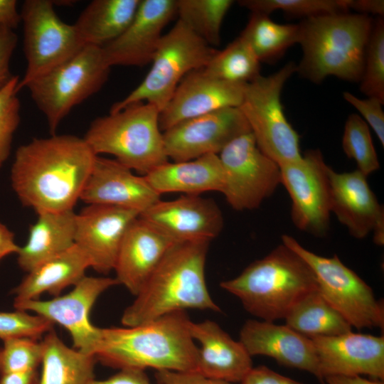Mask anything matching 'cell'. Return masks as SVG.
I'll list each match as a JSON object with an SVG mask.
<instances>
[{
    "label": "cell",
    "instance_id": "obj_36",
    "mask_svg": "<svg viewBox=\"0 0 384 384\" xmlns=\"http://www.w3.org/2000/svg\"><path fill=\"white\" fill-rule=\"evenodd\" d=\"M360 90L368 97L384 103V19L374 20L366 48Z\"/></svg>",
    "mask_w": 384,
    "mask_h": 384
},
{
    "label": "cell",
    "instance_id": "obj_13",
    "mask_svg": "<svg viewBox=\"0 0 384 384\" xmlns=\"http://www.w3.org/2000/svg\"><path fill=\"white\" fill-rule=\"evenodd\" d=\"M281 184L291 201V218L302 231L317 237L329 228L330 171L319 149H310L302 157L279 166Z\"/></svg>",
    "mask_w": 384,
    "mask_h": 384
},
{
    "label": "cell",
    "instance_id": "obj_1",
    "mask_svg": "<svg viewBox=\"0 0 384 384\" xmlns=\"http://www.w3.org/2000/svg\"><path fill=\"white\" fill-rule=\"evenodd\" d=\"M97 156L84 138L75 135L33 139L16 151L12 187L36 213L73 210Z\"/></svg>",
    "mask_w": 384,
    "mask_h": 384
},
{
    "label": "cell",
    "instance_id": "obj_24",
    "mask_svg": "<svg viewBox=\"0 0 384 384\" xmlns=\"http://www.w3.org/2000/svg\"><path fill=\"white\" fill-rule=\"evenodd\" d=\"M176 242L139 216L128 228L119 250L114 268L118 284L136 296Z\"/></svg>",
    "mask_w": 384,
    "mask_h": 384
},
{
    "label": "cell",
    "instance_id": "obj_31",
    "mask_svg": "<svg viewBox=\"0 0 384 384\" xmlns=\"http://www.w3.org/2000/svg\"><path fill=\"white\" fill-rule=\"evenodd\" d=\"M284 319L286 325L309 338L341 335L353 328L318 289L299 301Z\"/></svg>",
    "mask_w": 384,
    "mask_h": 384
},
{
    "label": "cell",
    "instance_id": "obj_38",
    "mask_svg": "<svg viewBox=\"0 0 384 384\" xmlns=\"http://www.w3.org/2000/svg\"><path fill=\"white\" fill-rule=\"evenodd\" d=\"M43 358V344L21 337L4 341L0 347V375L36 370Z\"/></svg>",
    "mask_w": 384,
    "mask_h": 384
},
{
    "label": "cell",
    "instance_id": "obj_34",
    "mask_svg": "<svg viewBox=\"0 0 384 384\" xmlns=\"http://www.w3.org/2000/svg\"><path fill=\"white\" fill-rule=\"evenodd\" d=\"M203 69L218 80L245 84L260 75V63L239 36L223 50H217Z\"/></svg>",
    "mask_w": 384,
    "mask_h": 384
},
{
    "label": "cell",
    "instance_id": "obj_8",
    "mask_svg": "<svg viewBox=\"0 0 384 384\" xmlns=\"http://www.w3.org/2000/svg\"><path fill=\"white\" fill-rule=\"evenodd\" d=\"M110 68L102 48L86 46L76 55L26 85L44 114L51 134L72 109L97 92L106 83Z\"/></svg>",
    "mask_w": 384,
    "mask_h": 384
},
{
    "label": "cell",
    "instance_id": "obj_40",
    "mask_svg": "<svg viewBox=\"0 0 384 384\" xmlns=\"http://www.w3.org/2000/svg\"><path fill=\"white\" fill-rule=\"evenodd\" d=\"M53 323L39 315L26 311L0 312V338H31L38 339L53 329Z\"/></svg>",
    "mask_w": 384,
    "mask_h": 384
},
{
    "label": "cell",
    "instance_id": "obj_33",
    "mask_svg": "<svg viewBox=\"0 0 384 384\" xmlns=\"http://www.w3.org/2000/svg\"><path fill=\"white\" fill-rule=\"evenodd\" d=\"M232 0H176L178 20L209 46H218L223 19Z\"/></svg>",
    "mask_w": 384,
    "mask_h": 384
},
{
    "label": "cell",
    "instance_id": "obj_20",
    "mask_svg": "<svg viewBox=\"0 0 384 384\" xmlns=\"http://www.w3.org/2000/svg\"><path fill=\"white\" fill-rule=\"evenodd\" d=\"M245 84L218 80L203 68L191 71L182 79L160 112V129L164 132L182 121L218 110L239 107Z\"/></svg>",
    "mask_w": 384,
    "mask_h": 384
},
{
    "label": "cell",
    "instance_id": "obj_19",
    "mask_svg": "<svg viewBox=\"0 0 384 384\" xmlns=\"http://www.w3.org/2000/svg\"><path fill=\"white\" fill-rule=\"evenodd\" d=\"M367 176L351 172L330 171L331 212L357 239L373 233L374 243L384 244V209L370 189Z\"/></svg>",
    "mask_w": 384,
    "mask_h": 384
},
{
    "label": "cell",
    "instance_id": "obj_3",
    "mask_svg": "<svg viewBox=\"0 0 384 384\" xmlns=\"http://www.w3.org/2000/svg\"><path fill=\"white\" fill-rule=\"evenodd\" d=\"M209 243H174L134 301L124 311L122 324L134 326L186 309L220 311L206 282Z\"/></svg>",
    "mask_w": 384,
    "mask_h": 384
},
{
    "label": "cell",
    "instance_id": "obj_16",
    "mask_svg": "<svg viewBox=\"0 0 384 384\" xmlns=\"http://www.w3.org/2000/svg\"><path fill=\"white\" fill-rule=\"evenodd\" d=\"M139 217L176 242H210L221 233L224 224L222 212L215 202L199 195L160 200Z\"/></svg>",
    "mask_w": 384,
    "mask_h": 384
},
{
    "label": "cell",
    "instance_id": "obj_9",
    "mask_svg": "<svg viewBox=\"0 0 384 384\" xmlns=\"http://www.w3.org/2000/svg\"><path fill=\"white\" fill-rule=\"evenodd\" d=\"M297 65L289 62L276 73L260 75L245 84L239 109L247 119L259 149L279 166L302 157L299 136L287 121L281 92Z\"/></svg>",
    "mask_w": 384,
    "mask_h": 384
},
{
    "label": "cell",
    "instance_id": "obj_49",
    "mask_svg": "<svg viewBox=\"0 0 384 384\" xmlns=\"http://www.w3.org/2000/svg\"><path fill=\"white\" fill-rule=\"evenodd\" d=\"M18 249L14 233L0 223V260L10 254L17 253Z\"/></svg>",
    "mask_w": 384,
    "mask_h": 384
},
{
    "label": "cell",
    "instance_id": "obj_35",
    "mask_svg": "<svg viewBox=\"0 0 384 384\" xmlns=\"http://www.w3.org/2000/svg\"><path fill=\"white\" fill-rule=\"evenodd\" d=\"M342 148L346 155L356 161L357 170L366 176L379 169L378 155L368 125L356 114H350L346 119Z\"/></svg>",
    "mask_w": 384,
    "mask_h": 384
},
{
    "label": "cell",
    "instance_id": "obj_42",
    "mask_svg": "<svg viewBox=\"0 0 384 384\" xmlns=\"http://www.w3.org/2000/svg\"><path fill=\"white\" fill-rule=\"evenodd\" d=\"M17 41L14 29L0 24V89L14 76L10 70V61Z\"/></svg>",
    "mask_w": 384,
    "mask_h": 384
},
{
    "label": "cell",
    "instance_id": "obj_12",
    "mask_svg": "<svg viewBox=\"0 0 384 384\" xmlns=\"http://www.w3.org/2000/svg\"><path fill=\"white\" fill-rule=\"evenodd\" d=\"M218 156L224 176L221 193L234 210L257 208L281 184L279 166L259 149L252 132L232 141Z\"/></svg>",
    "mask_w": 384,
    "mask_h": 384
},
{
    "label": "cell",
    "instance_id": "obj_45",
    "mask_svg": "<svg viewBox=\"0 0 384 384\" xmlns=\"http://www.w3.org/2000/svg\"><path fill=\"white\" fill-rule=\"evenodd\" d=\"M88 384H152L144 370L125 368L105 380L93 378Z\"/></svg>",
    "mask_w": 384,
    "mask_h": 384
},
{
    "label": "cell",
    "instance_id": "obj_29",
    "mask_svg": "<svg viewBox=\"0 0 384 384\" xmlns=\"http://www.w3.org/2000/svg\"><path fill=\"white\" fill-rule=\"evenodd\" d=\"M141 0H93L73 24L85 46L103 47L119 37L133 20Z\"/></svg>",
    "mask_w": 384,
    "mask_h": 384
},
{
    "label": "cell",
    "instance_id": "obj_10",
    "mask_svg": "<svg viewBox=\"0 0 384 384\" xmlns=\"http://www.w3.org/2000/svg\"><path fill=\"white\" fill-rule=\"evenodd\" d=\"M282 240L309 265L320 294L352 327L383 329V302L376 299L371 287L336 255L332 257L318 255L288 235H283Z\"/></svg>",
    "mask_w": 384,
    "mask_h": 384
},
{
    "label": "cell",
    "instance_id": "obj_46",
    "mask_svg": "<svg viewBox=\"0 0 384 384\" xmlns=\"http://www.w3.org/2000/svg\"><path fill=\"white\" fill-rule=\"evenodd\" d=\"M345 3L348 10L351 9L358 14H377L380 17L384 15L383 0H345Z\"/></svg>",
    "mask_w": 384,
    "mask_h": 384
},
{
    "label": "cell",
    "instance_id": "obj_25",
    "mask_svg": "<svg viewBox=\"0 0 384 384\" xmlns=\"http://www.w3.org/2000/svg\"><path fill=\"white\" fill-rule=\"evenodd\" d=\"M189 331L198 341L196 372L210 378L240 383L253 368L252 356L216 322L190 321Z\"/></svg>",
    "mask_w": 384,
    "mask_h": 384
},
{
    "label": "cell",
    "instance_id": "obj_15",
    "mask_svg": "<svg viewBox=\"0 0 384 384\" xmlns=\"http://www.w3.org/2000/svg\"><path fill=\"white\" fill-rule=\"evenodd\" d=\"M251 132L239 107H226L182 121L163 132L165 151L173 161L217 154L232 141Z\"/></svg>",
    "mask_w": 384,
    "mask_h": 384
},
{
    "label": "cell",
    "instance_id": "obj_4",
    "mask_svg": "<svg viewBox=\"0 0 384 384\" xmlns=\"http://www.w3.org/2000/svg\"><path fill=\"white\" fill-rule=\"evenodd\" d=\"M374 20L348 12L305 18L300 24L302 57L296 73L319 84L328 76L360 82Z\"/></svg>",
    "mask_w": 384,
    "mask_h": 384
},
{
    "label": "cell",
    "instance_id": "obj_14",
    "mask_svg": "<svg viewBox=\"0 0 384 384\" xmlns=\"http://www.w3.org/2000/svg\"><path fill=\"white\" fill-rule=\"evenodd\" d=\"M117 284L115 277L85 276L65 295L49 300H28L14 304V306L61 325L70 333L75 349L95 356L100 342L101 328L91 323L90 313L97 298Z\"/></svg>",
    "mask_w": 384,
    "mask_h": 384
},
{
    "label": "cell",
    "instance_id": "obj_43",
    "mask_svg": "<svg viewBox=\"0 0 384 384\" xmlns=\"http://www.w3.org/2000/svg\"><path fill=\"white\" fill-rule=\"evenodd\" d=\"M155 377L159 384H237L212 379L194 371L158 370Z\"/></svg>",
    "mask_w": 384,
    "mask_h": 384
},
{
    "label": "cell",
    "instance_id": "obj_39",
    "mask_svg": "<svg viewBox=\"0 0 384 384\" xmlns=\"http://www.w3.org/2000/svg\"><path fill=\"white\" fill-rule=\"evenodd\" d=\"M19 78H14L0 89V161L9 157L14 134L20 123V101L16 87Z\"/></svg>",
    "mask_w": 384,
    "mask_h": 384
},
{
    "label": "cell",
    "instance_id": "obj_22",
    "mask_svg": "<svg viewBox=\"0 0 384 384\" xmlns=\"http://www.w3.org/2000/svg\"><path fill=\"white\" fill-rule=\"evenodd\" d=\"M80 200L88 205H104L137 211L140 215L161 200L144 176L114 159L97 156Z\"/></svg>",
    "mask_w": 384,
    "mask_h": 384
},
{
    "label": "cell",
    "instance_id": "obj_51",
    "mask_svg": "<svg viewBox=\"0 0 384 384\" xmlns=\"http://www.w3.org/2000/svg\"><path fill=\"white\" fill-rule=\"evenodd\" d=\"M1 164H2V162H1V161H0V167H1Z\"/></svg>",
    "mask_w": 384,
    "mask_h": 384
},
{
    "label": "cell",
    "instance_id": "obj_27",
    "mask_svg": "<svg viewBox=\"0 0 384 384\" xmlns=\"http://www.w3.org/2000/svg\"><path fill=\"white\" fill-rule=\"evenodd\" d=\"M37 214L26 243L17 252L18 264L27 272L75 245L76 213L73 210Z\"/></svg>",
    "mask_w": 384,
    "mask_h": 384
},
{
    "label": "cell",
    "instance_id": "obj_7",
    "mask_svg": "<svg viewBox=\"0 0 384 384\" xmlns=\"http://www.w3.org/2000/svg\"><path fill=\"white\" fill-rule=\"evenodd\" d=\"M216 50L178 19L163 35L144 79L113 104L110 112L138 102L151 104L161 112L182 79L191 71L206 67Z\"/></svg>",
    "mask_w": 384,
    "mask_h": 384
},
{
    "label": "cell",
    "instance_id": "obj_44",
    "mask_svg": "<svg viewBox=\"0 0 384 384\" xmlns=\"http://www.w3.org/2000/svg\"><path fill=\"white\" fill-rule=\"evenodd\" d=\"M239 384H304L282 375L270 368H252Z\"/></svg>",
    "mask_w": 384,
    "mask_h": 384
},
{
    "label": "cell",
    "instance_id": "obj_26",
    "mask_svg": "<svg viewBox=\"0 0 384 384\" xmlns=\"http://www.w3.org/2000/svg\"><path fill=\"white\" fill-rule=\"evenodd\" d=\"M160 195L182 193L200 195L208 191L222 192L223 169L217 154H207L184 161H169L144 176Z\"/></svg>",
    "mask_w": 384,
    "mask_h": 384
},
{
    "label": "cell",
    "instance_id": "obj_30",
    "mask_svg": "<svg viewBox=\"0 0 384 384\" xmlns=\"http://www.w3.org/2000/svg\"><path fill=\"white\" fill-rule=\"evenodd\" d=\"M41 342L43 358L39 384H88L95 378V356L68 347L53 330Z\"/></svg>",
    "mask_w": 384,
    "mask_h": 384
},
{
    "label": "cell",
    "instance_id": "obj_18",
    "mask_svg": "<svg viewBox=\"0 0 384 384\" xmlns=\"http://www.w3.org/2000/svg\"><path fill=\"white\" fill-rule=\"evenodd\" d=\"M176 14V0H141L126 30L102 47L105 60L114 65L144 66L151 63L162 31Z\"/></svg>",
    "mask_w": 384,
    "mask_h": 384
},
{
    "label": "cell",
    "instance_id": "obj_32",
    "mask_svg": "<svg viewBox=\"0 0 384 384\" xmlns=\"http://www.w3.org/2000/svg\"><path fill=\"white\" fill-rule=\"evenodd\" d=\"M240 36L260 63H273L289 48L299 43L300 24L277 23L267 14L252 12Z\"/></svg>",
    "mask_w": 384,
    "mask_h": 384
},
{
    "label": "cell",
    "instance_id": "obj_11",
    "mask_svg": "<svg viewBox=\"0 0 384 384\" xmlns=\"http://www.w3.org/2000/svg\"><path fill=\"white\" fill-rule=\"evenodd\" d=\"M50 0H26L20 12L27 66L16 92L70 59L86 46L74 25L63 22Z\"/></svg>",
    "mask_w": 384,
    "mask_h": 384
},
{
    "label": "cell",
    "instance_id": "obj_50",
    "mask_svg": "<svg viewBox=\"0 0 384 384\" xmlns=\"http://www.w3.org/2000/svg\"><path fill=\"white\" fill-rule=\"evenodd\" d=\"M326 384H384L383 380H368L361 375H329L324 378Z\"/></svg>",
    "mask_w": 384,
    "mask_h": 384
},
{
    "label": "cell",
    "instance_id": "obj_23",
    "mask_svg": "<svg viewBox=\"0 0 384 384\" xmlns=\"http://www.w3.org/2000/svg\"><path fill=\"white\" fill-rule=\"evenodd\" d=\"M239 341L251 356L271 357L283 366L309 372L323 383L311 339L287 325L249 319L240 329Z\"/></svg>",
    "mask_w": 384,
    "mask_h": 384
},
{
    "label": "cell",
    "instance_id": "obj_47",
    "mask_svg": "<svg viewBox=\"0 0 384 384\" xmlns=\"http://www.w3.org/2000/svg\"><path fill=\"white\" fill-rule=\"evenodd\" d=\"M21 22V15L17 9L16 0H0V24L12 29Z\"/></svg>",
    "mask_w": 384,
    "mask_h": 384
},
{
    "label": "cell",
    "instance_id": "obj_48",
    "mask_svg": "<svg viewBox=\"0 0 384 384\" xmlns=\"http://www.w3.org/2000/svg\"><path fill=\"white\" fill-rule=\"evenodd\" d=\"M37 370L1 375L0 384H39Z\"/></svg>",
    "mask_w": 384,
    "mask_h": 384
},
{
    "label": "cell",
    "instance_id": "obj_41",
    "mask_svg": "<svg viewBox=\"0 0 384 384\" xmlns=\"http://www.w3.org/2000/svg\"><path fill=\"white\" fill-rule=\"evenodd\" d=\"M344 100L351 105L365 119L373 129L382 146H384V112L382 105L384 104L375 97L361 99L349 92L343 93Z\"/></svg>",
    "mask_w": 384,
    "mask_h": 384
},
{
    "label": "cell",
    "instance_id": "obj_28",
    "mask_svg": "<svg viewBox=\"0 0 384 384\" xmlns=\"http://www.w3.org/2000/svg\"><path fill=\"white\" fill-rule=\"evenodd\" d=\"M89 267L88 257L75 244L28 272L14 290V304L37 299L45 292L58 297L63 289L80 281Z\"/></svg>",
    "mask_w": 384,
    "mask_h": 384
},
{
    "label": "cell",
    "instance_id": "obj_6",
    "mask_svg": "<svg viewBox=\"0 0 384 384\" xmlns=\"http://www.w3.org/2000/svg\"><path fill=\"white\" fill-rule=\"evenodd\" d=\"M159 110L146 102L129 105L95 119L83 137L94 153L109 154L145 176L168 161Z\"/></svg>",
    "mask_w": 384,
    "mask_h": 384
},
{
    "label": "cell",
    "instance_id": "obj_21",
    "mask_svg": "<svg viewBox=\"0 0 384 384\" xmlns=\"http://www.w3.org/2000/svg\"><path fill=\"white\" fill-rule=\"evenodd\" d=\"M315 348L319 370L329 375H368L384 379V336L352 331L332 336L310 337Z\"/></svg>",
    "mask_w": 384,
    "mask_h": 384
},
{
    "label": "cell",
    "instance_id": "obj_17",
    "mask_svg": "<svg viewBox=\"0 0 384 384\" xmlns=\"http://www.w3.org/2000/svg\"><path fill=\"white\" fill-rule=\"evenodd\" d=\"M137 211L88 205L76 213L75 244L87 255L90 267L102 274L114 270L120 245Z\"/></svg>",
    "mask_w": 384,
    "mask_h": 384
},
{
    "label": "cell",
    "instance_id": "obj_5",
    "mask_svg": "<svg viewBox=\"0 0 384 384\" xmlns=\"http://www.w3.org/2000/svg\"><path fill=\"white\" fill-rule=\"evenodd\" d=\"M220 286L238 297L248 313L271 322L284 319L299 301L318 289L309 265L283 243Z\"/></svg>",
    "mask_w": 384,
    "mask_h": 384
},
{
    "label": "cell",
    "instance_id": "obj_2",
    "mask_svg": "<svg viewBox=\"0 0 384 384\" xmlns=\"http://www.w3.org/2000/svg\"><path fill=\"white\" fill-rule=\"evenodd\" d=\"M190 321L185 311H177L134 326L101 328L95 357L119 370L196 372L198 348Z\"/></svg>",
    "mask_w": 384,
    "mask_h": 384
},
{
    "label": "cell",
    "instance_id": "obj_37",
    "mask_svg": "<svg viewBox=\"0 0 384 384\" xmlns=\"http://www.w3.org/2000/svg\"><path fill=\"white\" fill-rule=\"evenodd\" d=\"M238 4L252 12L270 15L275 11L305 18L348 12L345 0H240Z\"/></svg>",
    "mask_w": 384,
    "mask_h": 384
}]
</instances>
